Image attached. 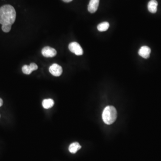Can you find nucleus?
<instances>
[{
  "mask_svg": "<svg viewBox=\"0 0 161 161\" xmlns=\"http://www.w3.org/2000/svg\"><path fill=\"white\" fill-rule=\"evenodd\" d=\"M16 13L15 8L10 5H6L0 8V23L12 25L16 19Z\"/></svg>",
  "mask_w": 161,
  "mask_h": 161,
  "instance_id": "1",
  "label": "nucleus"
},
{
  "mask_svg": "<svg viewBox=\"0 0 161 161\" xmlns=\"http://www.w3.org/2000/svg\"><path fill=\"white\" fill-rule=\"evenodd\" d=\"M117 113L116 108L113 106H108L103 111L102 118L103 121L108 125L113 124L117 118Z\"/></svg>",
  "mask_w": 161,
  "mask_h": 161,
  "instance_id": "2",
  "label": "nucleus"
},
{
  "mask_svg": "<svg viewBox=\"0 0 161 161\" xmlns=\"http://www.w3.org/2000/svg\"><path fill=\"white\" fill-rule=\"evenodd\" d=\"M69 49L70 50L77 56H81L83 54V51L80 45L78 43L74 42L69 44Z\"/></svg>",
  "mask_w": 161,
  "mask_h": 161,
  "instance_id": "3",
  "label": "nucleus"
},
{
  "mask_svg": "<svg viewBox=\"0 0 161 161\" xmlns=\"http://www.w3.org/2000/svg\"><path fill=\"white\" fill-rule=\"evenodd\" d=\"M50 73L56 77H59L62 73V68L59 65L57 64H53L49 68Z\"/></svg>",
  "mask_w": 161,
  "mask_h": 161,
  "instance_id": "4",
  "label": "nucleus"
},
{
  "mask_svg": "<svg viewBox=\"0 0 161 161\" xmlns=\"http://www.w3.org/2000/svg\"><path fill=\"white\" fill-rule=\"evenodd\" d=\"M57 52L53 48L46 46L43 48L42 50V54L46 57H53L57 55Z\"/></svg>",
  "mask_w": 161,
  "mask_h": 161,
  "instance_id": "5",
  "label": "nucleus"
},
{
  "mask_svg": "<svg viewBox=\"0 0 161 161\" xmlns=\"http://www.w3.org/2000/svg\"><path fill=\"white\" fill-rule=\"evenodd\" d=\"M150 49L146 46L141 47L138 51L139 55L145 59L148 58L150 57Z\"/></svg>",
  "mask_w": 161,
  "mask_h": 161,
  "instance_id": "6",
  "label": "nucleus"
},
{
  "mask_svg": "<svg viewBox=\"0 0 161 161\" xmlns=\"http://www.w3.org/2000/svg\"><path fill=\"white\" fill-rule=\"evenodd\" d=\"M100 3V0H91L88 6V10L91 13L96 11Z\"/></svg>",
  "mask_w": 161,
  "mask_h": 161,
  "instance_id": "7",
  "label": "nucleus"
},
{
  "mask_svg": "<svg viewBox=\"0 0 161 161\" xmlns=\"http://www.w3.org/2000/svg\"><path fill=\"white\" fill-rule=\"evenodd\" d=\"M158 3L156 0H151L148 4V9L150 12L155 14L156 13Z\"/></svg>",
  "mask_w": 161,
  "mask_h": 161,
  "instance_id": "8",
  "label": "nucleus"
},
{
  "mask_svg": "<svg viewBox=\"0 0 161 161\" xmlns=\"http://www.w3.org/2000/svg\"><path fill=\"white\" fill-rule=\"evenodd\" d=\"M82 146L78 142H74L71 144L69 146V151L72 154H75L78 150L81 149Z\"/></svg>",
  "mask_w": 161,
  "mask_h": 161,
  "instance_id": "9",
  "label": "nucleus"
},
{
  "mask_svg": "<svg viewBox=\"0 0 161 161\" xmlns=\"http://www.w3.org/2000/svg\"><path fill=\"white\" fill-rule=\"evenodd\" d=\"M54 105V102L52 99H45L42 102V106L44 108L48 109L51 108Z\"/></svg>",
  "mask_w": 161,
  "mask_h": 161,
  "instance_id": "10",
  "label": "nucleus"
},
{
  "mask_svg": "<svg viewBox=\"0 0 161 161\" xmlns=\"http://www.w3.org/2000/svg\"><path fill=\"white\" fill-rule=\"evenodd\" d=\"M109 23L108 22H103L98 26V30L100 32H105L108 30V28H109Z\"/></svg>",
  "mask_w": 161,
  "mask_h": 161,
  "instance_id": "11",
  "label": "nucleus"
},
{
  "mask_svg": "<svg viewBox=\"0 0 161 161\" xmlns=\"http://www.w3.org/2000/svg\"><path fill=\"white\" fill-rule=\"evenodd\" d=\"M22 71L24 74L27 75L30 74L33 71L30 66L28 65H24L22 68Z\"/></svg>",
  "mask_w": 161,
  "mask_h": 161,
  "instance_id": "12",
  "label": "nucleus"
},
{
  "mask_svg": "<svg viewBox=\"0 0 161 161\" xmlns=\"http://www.w3.org/2000/svg\"><path fill=\"white\" fill-rule=\"evenodd\" d=\"M11 25L10 24H4L2 25V30L4 32H9L11 29Z\"/></svg>",
  "mask_w": 161,
  "mask_h": 161,
  "instance_id": "13",
  "label": "nucleus"
},
{
  "mask_svg": "<svg viewBox=\"0 0 161 161\" xmlns=\"http://www.w3.org/2000/svg\"><path fill=\"white\" fill-rule=\"evenodd\" d=\"M29 66L33 71L37 70L38 68V67L37 65L36 64L34 63H32L30 64Z\"/></svg>",
  "mask_w": 161,
  "mask_h": 161,
  "instance_id": "14",
  "label": "nucleus"
},
{
  "mask_svg": "<svg viewBox=\"0 0 161 161\" xmlns=\"http://www.w3.org/2000/svg\"><path fill=\"white\" fill-rule=\"evenodd\" d=\"M3 104V102L2 100L0 98V107L2 106Z\"/></svg>",
  "mask_w": 161,
  "mask_h": 161,
  "instance_id": "15",
  "label": "nucleus"
},
{
  "mask_svg": "<svg viewBox=\"0 0 161 161\" xmlns=\"http://www.w3.org/2000/svg\"><path fill=\"white\" fill-rule=\"evenodd\" d=\"M62 1L65 2H72L73 0H62Z\"/></svg>",
  "mask_w": 161,
  "mask_h": 161,
  "instance_id": "16",
  "label": "nucleus"
}]
</instances>
